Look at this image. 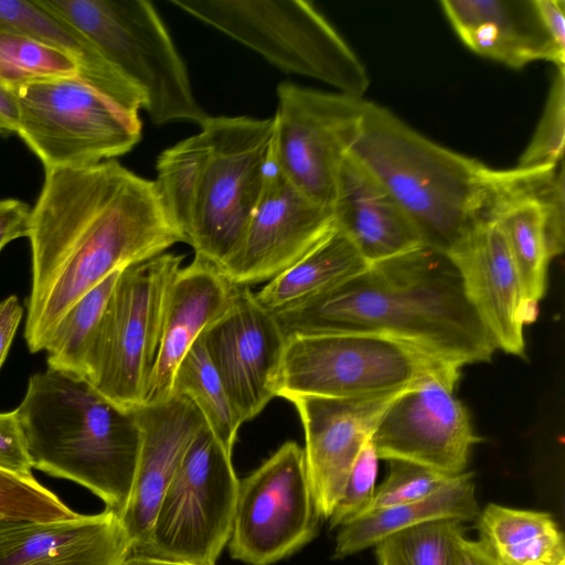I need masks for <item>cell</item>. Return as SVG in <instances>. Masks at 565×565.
<instances>
[{"label":"cell","mask_w":565,"mask_h":565,"mask_svg":"<svg viewBox=\"0 0 565 565\" xmlns=\"http://www.w3.org/2000/svg\"><path fill=\"white\" fill-rule=\"evenodd\" d=\"M473 473H465L424 499L365 512L339 527L334 558H343L385 537L430 521L451 519L472 521L479 514Z\"/></svg>","instance_id":"obj_26"},{"label":"cell","mask_w":565,"mask_h":565,"mask_svg":"<svg viewBox=\"0 0 565 565\" xmlns=\"http://www.w3.org/2000/svg\"><path fill=\"white\" fill-rule=\"evenodd\" d=\"M443 10L473 52L512 68L535 61L565 65L547 33L535 0H443Z\"/></svg>","instance_id":"obj_22"},{"label":"cell","mask_w":565,"mask_h":565,"mask_svg":"<svg viewBox=\"0 0 565 565\" xmlns=\"http://www.w3.org/2000/svg\"><path fill=\"white\" fill-rule=\"evenodd\" d=\"M399 393L351 399L299 396L290 401L303 427L307 472L320 518H330L362 447Z\"/></svg>","instance_id":"obj_18"},{"label":"cell","mask_w":565,"mask_h":565,"mask_svg":"<svg viewBox=\"0 0 565 565\" xmlns=\"http://www.w3.org/2000/svg\"><path fill=\"white\" fill-rule=\"evenodd\" d=\"M535 4L553 43L565 54V1L535 0Z\"/></svg>","instance_id":"obj_41"},{"label":"cell","mask_w":565,"mask_h":565,"mask_svg":"<svg viewBox=\"0 0 565 565\" xmlns=\"http://www.w3.org/2000/svg\"><path fill=\"white\" fill-rule=\"evenodd\" d=\"M32 207L18 199L0 200V250L11 241L29 237Z\"/></svg>","instance_id":"obj_40"},{"label":"cell","mask_w":565,"mask_h":565,"mask_svg":"<svg viewBox=\"0 0 565 565\" xmlns=\"http://www.w3.org/2000/svg\"><path fill=\"white\" fill-rule=\"evenodd\" d=\"M207 139L201 130L163 150L156 162L153 181L161 206L186 243L202 172L207 158Z\"/></svg>","instance_id":"obj_29"},{"label":"cell","mask_w":565,"mask_h":565,"mask_svg":"<svg viewBox=\"0 0 565 565\" xmlns=\"http://www.w3.org/2000/svg\"><path fill=\"white\" fill-rule=\"evenodd\" d=\"M377 463L379 457L370 438L362 447L328 519L331 529L340 527L367 510L375 491Z\"/></svg>","instance_id":"obj_37"},{"label":"cell","mask_w":565,"mask_h":565,"mask_svg":"<svg viewBox=\"0 0 565 565\" xmlns=\"http://www.w3.org/2000/svg\"><path fill=\"white\" fill-rule=\"evenodd\" d=\"M17 97V135L44 170L113 160L141 138L139 114L124 109L81 77L29 84Z\"/></svg>","instance_id":"obj_11"},{"label":"cell","mask_w":565,"mask_h":565,"mask_svg":"<svg viewBox=\"0 0 565 565\" xmlns=\"http://www.w3.org/2000/svg\"><path fill=\"white\" fill-rule=\"evenodd\" d=\"M17 412L32 468L83 486L122 514L141 443L135 409L118 406L83 376L47 367L29 379Z\"/></svg>","instance_id":"obj_3"},{"label":"cell","mask_w":565,"mask_h":565,"mask_svg":"<svg viewBox=\"0 0 565 565\" xmlns=\"http://www.w3.org/2000/svg\"><path fill=\"white\" fill-rule=\"evenodd\" d=\"M120 270L77 300L52 331L44 351L47 367L82 376L85 356Z\"/></svg>","instance_id":"obj_31"},{"label":"cell","mask_w":565,"mask_h":565,"mask_svg":"<svg viewBox=\"0 0 565 565\" xmlns=\"http://www.w3.org/2000/svg\"><path fill=\"white\" fill-rule=\"evenodd\" d=\"M0 469L32 476V462L17 408L0 413Z\"/></svg>","instance_id":"obj_39"},{"label":"cell","mask_w":565,"mask_h":565,"mask_svg":"<svg viewBox=\"0 0 565 565\" xmlns=\"http://www.w3.org/2000/svg\"><path fill=\"white\" fill-rule=\"evenodd\" d=\"M461 522L435 520L398 531L375 545L379 564L384 565H452Z\"/></svg>","instance_id":"obj_33"},{"label":"cell","mask_w":565,"mask_h":565,"mask_svg":"<svg viewBox=\"0 0 565 565\" xmlns=\"http://www.w3.org/2000/svg\"><path fill=\"white\" fill-rule=\"evenodd\" d=\"M448 256L495 349L525 356L524 328L535 321L539 307L526 299L512 255L497 223L481 216Z\"/></svg>","instance_id":"obj_17"},{"label":"cell","mask_w":565,"mask_h":565,"mask_svg":"<svg viewBox=\"0 0 565 565\" xmlns=\"http://www.w3.org/2000/svg\"><path fill=\"white\" fill-rule=\"evenodd\" d=\"M233 286L218 267L199 257L177 271L167 295L160 343L143 404L171 397L180 363L225 311Z\"/></svg>","instance_id":"obj_21"},{"label":"cell","mask_w":565,"mask_h":565,"mask_svg":"<svg viewBox=\"0 0 565 565\" xmlns=\"http://www.w3.org/2000/svg\"><path fill=\"white\" fill-rule=\"evenodd\" d=\"M81 77L77 61L26 35L0 31V84L17 92L29 84Z\"/></svg>","instance_id":"obj_32"},{"label":"cell","mask_w":565,"mask_h":565,"mask_svg":"<svg viewBox=\"0 0 565 565\" xmlns=\"http://www.w3.org/2000/svg\"><path fill=\"white\" fill-rule=\"evenodd\" d=\"M565 137V72H557L550 87L547 100L531 141L515 168L535 170L556 167L564 154Z\"/></svg>","instance_id":"obj_35"},{"label":"cell","mask_w":565,"mask_h":565,"mask_svg":"<svg viewBox=\"0 0 565 565\" xmlns=\"http://www.w3.org/2000/svg\"><path fill=\"white\" fill-rule=\"evenodd\" d=\"M19 105L17 94L0 84V135L18 132Z\"/></svg>","instance_id":"obj_44"},{"label":"cell","mask_w":565,"mask_h":565,"mask_svg":"<svg viewBox=\"0 0 565 565\" xmlns=\"http://www.w3.org/2000/svg\"><path fill=\"white\" fill-rule=\"evenodd\" d=\"M200 339L243 423L276 397L286 337L247 286H233L225 311Z\"/></svg>","instance_id":"obj_16"},{"label":"cell","mask_w":565,"mask_h":565,"mask_svg":"<svg viewBox=\"0 0 565 565\" xmlns=\"http://www.w3.org/2000/svg\"><path fill=\"white\" fill-rule=\"evenodd\" d=\"M333 228L331 207L300 192L269 159L259 201L237 247L220 270L234 286L268 282Z\"/></svg>","instance_id":"obj_15"},{"label":"cell","mask_w":565,"mask_h":565,"mask_svg":"<svg viewBox=\"0 0 565 565\" xmlns=\"http://www.w3.org/2000/svg\"><path fill=\"white\" fill-rule=\"evenodd\" d=\"M23 316V308L15 296L0 302V367L2 366Z\"/></svg>","instance_id":"obj_42"},{"label":"cell","mask_w":565,"mask_h":565,"mask_svg":"<svg viewBox=\"0 0 565 565\" xmlns=\"http://www.w3.org/2000/svg\"><path fill=\"white\" fill-rule=\"evenodd\" d=\"M331 211L335 228L369 265L423 245L395 199L350 152L338 172Z\"/></svg>","instance_id":"obj_23"},{"label":"cell","mask_w":565,"mask_h":565,"mask_svg":"<svg viewBox=\"0 0 565 565\" xmlns=\"http://www.w3.org/2000/svg\"><path fill=\"white\" fill-rule=\"evenodd\" d=\"M460 369L431 374L391 402L371 436L379 459L409 461L451 477L467 471L480 439L454 393Z\"/></svg>","instance_id":"obj_14"},{"label":"cell","mask_w":565,"mask_h":565,"mask_svg":"<svg viewBox=\"0 0 565 565\" xmlns=\"http://www.w3.org/2000/svg\"><path fill=\"white\" fill-rule=\"evenodd\" d=\"M458 366L392 338L331 332L287 338L276 397L374 398Z\"/></svg>","instance_id":"obj_7"},{"label":"cell","mask_w":565,"mask_h":565,"mask_svg":"<svg viewBox=\"0 0 565 565\" xmlns=\"http://www.w3.org/2000/svg\"><path fill=\"white\" fill-rule=\"evenodd\" d=\"M172 395L188 398L201 413L206 427L233 454L243 422L200 338L175 372Z\"/></svg>","instance_id":"obj_30"},{"label":"cell","mask_w":565,"mask_h":565,"mask_svg":"<svg viewBox=\"0 0 565 565\" xmlns=\"http://www.w3.org/2000/svg\"><path fill=\"white\" fill-rule=\"evenodd\" d=\"M44 171L29 234L24 338L32 353L44 350L66 311L109 275L183 242L153 181L115 159Z\"/></svg>","instance_id":"obj_1"},{"label":"cell","mask_w":565,"mask_h":565,"mask_svg":"<svg viewBox=\"0 0 565 565\" xmlns=\"http://www.w3.org/2000/svg\"><path fill=\"white\" fill-rule=\"evenodd\" d=\"M477 521L497 565H565L564 536L550 513L490 503Z\"/></svg>","instance_id":"obj_27"},{"label":"cell","mask_w":565,"mask_h":565,"mask_svg":"<svg viewBox=\"0 0 565 565\" xmlns=\"http://www.w3.org/2000/svg\"><path fill=\"white\" fill-rule=\"evenodd\" d=\"M452 565H497L479 541L462 536L456 547Z\"/></svg>","instance_id":"obj_43"},{"label":"cell","mask_w":565,"mask_h":565,"mask_svg":"<svg viewBox=\"0 0 565 565\" xmlns=\"http://www.w3.org/2000/svg\"><path fill=\"white\" fill-rule=\"evenodd\" d=\"M387 461L388 473L381 486L375 489L365 512L424 499L458 477L447 476L409 461L394 459Z\"/></svg>","instance_id":"obj_36"},{"label":"cell","mask_w":565,"mask_h":565,"mask_svg":"<svg viewBox=\"0 0 565 565\" xmlns=\"http://www.w3.org/2000/svg\"><path fill=\"white\" fill-rule=\"evenodd\" d=\"M350 153L390 192L423 245L449 255L481 217L493 169L422 136L366 102Z\"/></svg>","instance_id":"obj_4"},{"label":"cell","mask_w":565,"mask_h":565,"mask_svg":"<svg viewBox=\"0 0 565 565\" xmlns=\"http://www.w3.org/2000/svg\"><path fill=\"white\" fill-rule=\"evenodd\" d=\"M366 100L310 89L277 87L270 159L300 192L331 207L340 166L360 130Z\"/></svg>","instance_id":"obj_12"},{"label":"cell","mask_w":565,"mask_h":565,"mask_svg":"<svg viewBox=\"0 0 565 565\" xmlns=\"http://www.w3.org/2000/svg\"><path fill=\"white\" fill-rule=\"evenodd\" d=\"M131 551L120 516L107 509L67 520L0 522V565H121Z\"/></svg>","instance_id":"obj_20"},{"label":"cell","mask_w":565,"mask_h":565,"mask_svg":"<svg viewBox=\"0 0 565 565\" xmlns=\"http://www.w3.org/2000/svg\"><path fill=\"white\" fill-rule=\"evenodd\" d=\"M191 17L254 50L284 72L321 81L362 98L366 67L349 44L303 0H170Z\"/></svg>","instance_id":"obj_6"},{"label":"cell","mask_w":565,"mask_h":565,"mask_svg":"<svg viewBox=\"0 0 565 565\" xmlns=\"http://www.w3.org/2000/svg\"><path fill=\"white\" fill-rule=\"evenodd\" d=\"M207 158L186 243L221 268L237 247L264 189L271 118L209 116L200 126Z\"/></svg>","instance_id":"obj_9"},{"label":"cell","mask_w":565,"mask_h":565,"mask_svg":"<svg viewBox=\"0 0 565 565\" xmlns=\"http://www.w3.org/2000/svg\"><path fill=\"white\" fill-rule=\"evenodd\" d=\"M81 33L139 93L151 121L209 117L195 99L186 66L152 3L145 0H38Z\"/></svg>","instance_id":"obj_5"},{"label":"cell","mask_w":565,"mask_h":565,"mask_svg":"<svg viewBox=\"0 0 565 565\" xmlns=\"http://www.w3.org/2000/svg\"><path fill=\"white\" fill-rule=\"evenodd\" d=\"M77 514L33 475L20 476L0 469V522H46L73 519Z\"/></svg>","instance_id":"obj_34"},{"label":"cell","mask_w":565,"mask_h":565,"mask_svg":"<svg viewBox=\"0 0 565 565\" xmlns=\"http://www.w3.org/2000/svg\"><path fill=\"white\" fill-rule=\"evenodd\" d=\"M286 339L359 332L387 337L463 366L491 360L495 345L448 255L422 245L274 313Z\"/></svg>","instance_id":"obj_2"},{"label":"cell","mask_w":565,"mask_h":565,"mask_svg":"<svg viewBox=\"0 0 565 565\" xmlns=\"http://www.w3.org/2000/svg\"><path fill=\"white\" fill-rule=\"evenodd\" d=\"M379 565H384V564H379Z\"/></svg>","instance_id":"obj_46"},{"label":"cell","mask_w":565,"mask_h":565,"mask_svg":"<svg viewBox=\"0 0 565 565\" xmlns=\"http://www.w3.org/2000/svg\"><path fill=\"white\" fill-rule=\"evenodd\" d=\"M0 31L26 35L73 56L81 78L124 109L139 114V93L68 23L38 0H0Z\"/></svg>","instance_id":"obj_25"},{"label":"cell","mask_w":565,"mask_h":565,"mask_svg":"<svg viewBox=\"0 0 565 565\" xmlns=\"http://www.w3.org/2000/svg\"><path fill=\"white\" fill-rule=\"evenodd\" d=\"M135 413L141 443L132 491L120 515L132 544L131 553L145 544L168 483L186 447L205 425L199 409L179 395L142 404Z\"/></svg>","instance_id":"obj_19"},{"label":"cell","mask_w":565,"mask_h":565,"mask_svg":"<svg viewBox=\"0 0 565 565\" xmlns=\"http://www.w3.org/2000/svg\"><path fill=\"white\" fill-rule=\"evenodd\" d=\"M320 519L303 448L286 441L239 480L230 554L249 565L273 564L313 540Z\"/></svg>","instance_id":"obj_13"},{"label":"cell","mask_w":565,"mask_h":565,"mask_svg":"<svg viewBox=\"0 0 565 565\" xmlns=\"http://www.w3.org/2000/svg\"><path fill=\"white\" fill-rule=\"evenodd\" d=\"M367 266L353 244L334 226L318 245L269 280L255 297L265 309L276 313L333 288Z\"/></svg>","instance_id":"obj_28"},{"label":"cell","mask_w":565,"mask_h":565,"mask_svg":"<svg viewBox=\"0 0 565 565\" xmlns=\"http://www.w3.org/2000/svg\"><path fill=\"white\" fill-rule=\"evenodd\" d=\"M548 169L552 168L493 170L481 214L495 222L501 230L525 297L536 307L546 291L551 262L536 184L542 173Z\"/></svg>","instance_id":"obj_24"},{"label":"cell","mask_w":565,"mask_h":565,"mask_svg":"<svg viewBox=\"0 0 565 565\" xmlns=\"http://www.w3.org/2000/svg\"><path fill=\"white\" fill-rule=\"evenodd\" d=\"M238 483L232 454L204 425L168 483L145 544L131 554L216 565L231 536Z\"/></svg>","instance_id":"obj_10"},{"label":"cell","mask_w":565,"mask_h":565,"mask_svg":"<svg viewBox=\"0 0 565 565\" xmlns=\"http://www.w3.org/2000/svg\"><path fill=\"white\" fill-rule=\"evenodd\" d=\"M183 258L162 253L121 269L93 337L82 376L122 408L143 404L167 295Z\"/></svg>","instance_id":"obj_8"},{"label":"cell","mask_w":565,"mask_h":565,"mask_svg":"<svg viewBox=\"0 0 565 565\" xmlns=\"http://www.w3.org/2000/svg\"><path fill=\"white\" fill-rule=\"evenodd\" d=\"M536 193L543 209L546 248L552 260L564 252L565 246L564 160L542 173Z\"/></svg>","instance_id":"obj_38"},{"label":"cell","mask_w":565,"mask_h":565,"mask_svg":"<svg viewBox=\"0 0 565 565\" xmlns=\"http://www.w3.org/2000/svg\"><path fill=\"white\" fill-rule=\"evenodd\" d=\"M121 565H196L193 563L168 558L152 557L140 554H130Z\"/></svg>","instance_id":"obj_45"}]
</instances>
